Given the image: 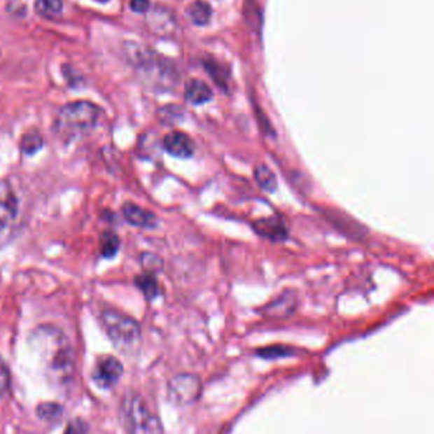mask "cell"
<instances>
[{"label":"cell","mask_w":434,"mask_h":434,"mask_svg":"<svg viewBox=\"0 0 434 434\" xmlns=\"http://www.w3.org/2000/svg\"><path fill=\"white\" fill-rule=\"evenodd\" d=\"M31 346L40 354L46 372L55 380H70L74 371V354L65 334L56 326H38L31 335Z\"/></svg>","instance_id":"6da1fadb"},{"label":"cell","mask_w":434,"mask_h":434,"mask_svg":"<svg viewBox=\"0 0 434 434\" xmlns=\"http://www.w3.org/2000/svg\"><path fill=\"white\" fill-rule=\"evenodd\" d=\"M101 117V109L88 101H75L62 106L55 120V131L65 141L88 134Z\"/></svg>","instance_id":"7a4b0ae2"},{"label":"cell","mask_w":434,"mask_h":434,"mask_svg":"<svg viewBox=\"0 0 434 434\" xmlns=\"http://www.w3.org/2000/svg\"><path fill=\"white\" fill-rule=\"evenodd\" d=\"M121 421L127 434H164L162 421L150 410L140 393H125Z\"/></svg>","instance_id":"3957f363"},{"label":"cell","mask_w":434,"mask_h":434,"mask_svg":"<svg viewBox=\"0 0 434 434\" xmlns=\"http://www.w3.org/2000/svg\"><path fill=\"white\" fill-rule=\"evenodd\" d=\"M103 328L111 342L122 352H134L141 342V328L136 320L113 309L101 314Z\"/></svg>","instance_id":"277c9868"},{"label":"cell","mask_w":434,"mask_h":434,"mask_svg":"<svg viewBox=\"0 0 434 434\" xmlns=\"http://www.w3.org/2000/svg\"><path fill=\"white\" fill-rule=\"evenodd\" d=\"M131 62H134L139 74L155 87L168 88L170 84L176 82V70L172 62L148 48L134 45L131 50Z\"/></svg>","instance_id":"5b68a950"},{"label":"cell","mask_w":434,"mask_h":434,"mask_svg":"<svg viewBox=\"0 0 434 434\" xmlns=\"http://www.w3.org/2000/svg\"><path fill=\"white\" fill-rule=\"evenodd\" d=\"M20 223V197L13 184L0 179V246L13 237Z\"/></svg>","instance_id":"8992f818"},{"label":"cell","mask_w":434,"mask_h":434,"mask_svg":"<svg viewBox=\"0 0 434 434\" xmlns=\"http://www.w3.org/2000/svg\"><path fill=\"white\" fill-rule=\"evenodd\" d=\"M202 393V382L192 373H181L170 379L167 385V396L170 402L186 407L196 402Z\"/></svg>","instance_id":"52a82bcc"},{"label":"cell","mask_w":434,"mask_h":434,"mask_svg":"<svg viewBox=\"0 0 434 434\" xmlns=\"http://www.w3.org/2000/svg\"><path fill=\"white\" fill-rule=\"evenodd\" d=\"M123 373L122 363L112 356L99 358L93 370V381L102 388H111L120 381Z\"/></svg>","instance_id":"ba28073f"},{"label":"cell","mask_w":434,"mask_h":434,"mask_svg":"<svg viewBox=\"0 0 434 434\" xmlns=\"http://www.w3.org/2000/svg\"><path fill=\"white\" fill-rule=\"evenodd\" d=\"M163 146L168 154L181 159L190 158L196 151V145L192 137L182 131L169 132L164 137Z\"/></svg>","instance_id":"9c48e42d"},{"label":"cell","mask_w":434,"mask_h":434,"mask_svg":"<svg viewBox=\"0 0 434 434\" xmlns=\"http://www.w3.org/2000/svg\"><path fill=\"white\" fill-rule=\"evenodd\" d=\"M254 230L260 237L268 239L271 241H284L288 237V230L286 227L284 220L279 216L265 217L260 218L253 224Z\"/></svg>","instance_id":"30bf717a"},{"label":"cell","mask_w":434,"mask_h":434,"mask_svg":"<svg viewBox=\"0 0 434 434\" xmlns=\"http://www.w3.org/2000/svg\"><path fill=\"white\" fill-rule=\"evenodd\" d=\"M122 215L125 220L132 226L143 229H155L158 226V218L150 211L145 210L139 204L126 202L122 206Z\"/></svg>","instance_id":"8fae6325"},{"label":"cell","mask_w":434,"mask_h":434,"mask_svg":"<svg viewBox=\"0 0 434 434\" xmlns=\"http://www.w3.org/2000/svg\"><path fill=\"white\" fill-rule=\"evenodd\" d=\"M184 95H186L187 102L195 104V106H200V104L210 102L214 93L206 83L198 80V79H193L186 85Z\"/></svg>","instance_id":"7c38bea8"},{"label":"cell","mask_w":434,"mask_h":434,"mask_svg":"<svg viewBox=\"0 0 434 434\" xmlns=\"http://www.w3.org/2000/svg\"><path fill=\"white\" fill-rule=\"evenodd\" d=\"M295 307H296V298L293 296L292 292H286L284 295H281L279 299L272 301L270 305L265 306V312L270 316L285 318L295 312Z\"/></svg>","instance_id":"4fadbf2b"},{"label":"cell","mask_w":434,"mask_h":434,"mask_svg":"<svg viewBox=\"0 0 434 434\" xmlns=\"http://www.w3.org/2000/svg\"><path fill=\"white\" fill-rule=\"evenodd\" d=\"M135 284L139 290L143 292L145 299L151 300L156 299L160 288H159V282L155 279L154 273H149V272H144L143 274H139L135 279Z\"/></svg>","instance_id":"5bb4252c"},{"label":"cell","mask_w":434,"mask_h":434,"mask_svg":"<svg viewBox=\"0 0 434 434\" xmlns=\"http://www.w3.org/2000/svg\"><path fill=\"white\" fill-rule=\"evenodd\" d=\"M211 10L210 4H207L204 0H196L190 4L187 9V14L190 17V21L193 22L196 26H204L210 21Z\"/></svg>","instance_id":"9a60e30c"},{"label":"cell","mask_w":434,"mask_h":434,"mask_svg":"<svg viewBox=\"0 0 434 434\" xmlns=\"http://www.w3.org/2000/svg\"><path fill=\"white\" fill-rule=\"evenodd\" d=\"M254 176H255V181L259 184V187L262 190H265V192L273 193L274 190H277V178L268 167H265V165L257 167L255 172H254Z\"/></svg>","instance_id":"2e32d148"},{"label":"cell","mask_w":434,"mask_h":434,"mask_svg":"<svg viewBox=\"0 0 434 434\" xmlns=\"http://www.w3.org/2000/svg\"><path fill=\"white\" fill-rule=\"evenodd\" d=\"M99 246L104 258H113L120 249V238L113 231H104L99 239Z\"/></svg>","instance_id":"e0dca14e"},{"label":"cell","mask_w":434,"mask_h":434,"mask_svg":"<svg viewBox=\"0 0 434 434\" xmlns=\"http://www.w3.org/2000/svg\"><path fill=\"white\" fill-rule=\"evenodd\" d=\"M36 413L42 421L54 423L62 419L64 409L57 402H41L36 409Z\"/></svg>","instance_id":"ac0fdd59"},{"label":"cell","mask_w":434,"mask_h":434,"mask_svg":"<svg viewBox=\"0 0 434 434\" xmlns=\"http://www.w3.org/2000/svg\"><path fill=\"white\" fill-rule=\"evenodd\" d=\"M21 150L26 155H34L43 145V139L38 131H28L21 139Z\"/></svg>","instance_id":"d6986e66"},{"label":"cell","mask_w":434,"mask_h":434,"mask_svg":"<svg viewBox=\"0 0 434 434\" xmlns=\"http://www.w3.org/2000/svg\"><path fill=\"white\" fill-rule=\"evenodd\" d=\"M36 12L45 17V18H52L55 15L62 13V0H37L36 1Z\"/></svg>","instance_id":"ffe728a7"},{"label":"cell","mask_w":434,"mask_h":434,"mask_svg":"<svg viewBox=\"0 0 434 434\" xmlns=\"http://www.w3.org/2000/svg\"><path fill=\"white\" fill-rule=\"evenodd\" d=\"M141 265H143L145 272L155 274L156 272L162 271L163 260L159 257H156L155 254L144 253L143 257H141Z\"/></svg>","instance_id":"44dd1931"},{"label":"cell","mask_w":434,"mask_h":434,"mask_svg":"<svg viewBox=\"0 0 434 434\" xmlns=\"http://www.w3.org/2000/svg\"><path fill=\"white\" fill-rule=\"evenodd\" d=\"M206 69L209 70V73H210L211 76L215 79V82L218 83V85L220 87H225L226 85V83H227V75H226V71H225V69L220 65V64H216V62H207L206 64Z\"/></svg>","instance_id":"7402d4cb"},{"label":"cell","mask_w":434,"mask_h":434,"mask_svg":"<svg viewBox=\"0 0 434 434\" xmlns=\"http://www.w3.org/2000/svg\"><path fill=\"white\" fill-rule=\"evenodd\" d=\"M291 354V349L284 346H270V348H265L262 351H259V356L265 357V358H279V357H285V356H290Z\"/></svg>","instance_id":"603a6c76"},{"label":"cell","mask_w":434,"mask_h":434,"mask_svg":"<svg viewBox=\"0 0 434 434\" xmlns=\"http://www.w3.org/2000/svg\"><path fill=\"white\" fill-rule=\"evenodd\" d=\"M88 433V424L85 421L76 418L71 421H69L68 427L65 429L64 434H87Z\"/></svg>","instance_id":"cb8c5ba5"},{"label":"cell","mask_w":434,"mask_h":434,"mask_svg":"<svg viewBox=\"0 0 434 434\" xmlns=\"http://www.w3.org/2000/svg\"><path fill=\"white\" fill-rule=\"evenodd\" d=\"M10 387V373L8 367L0 362V398H3L8 393Z\"/></svg>","instance_id":"d4e9b609"},{"label":"cell","mask_w":434,"mask_h":434,"mask_svg":"<svg viewBox=\"0 0 434 434\" xmlns=\"http://www.w3.org/2000/svg\"><path fill=\"white\" fill-rule=\"evenodd\" d=\"M130 7L136 13H146L149 10V0H131Z\"/></svg>","instance_id":"484cf974"},{"label":"cell","mask_w":434,"mask_h":434,"mask_svg":"<svg viewBox=\"0 0 434 434\" xmlns=\"http://www.w3.org/2000/svg\"><path fill=\"white\" fill-rule=\"evenodd\" d=\"M97 1H101V3H106V1H108V0H97Z\"/></svg>","instance_id":"4316f807"}]
</instances>
